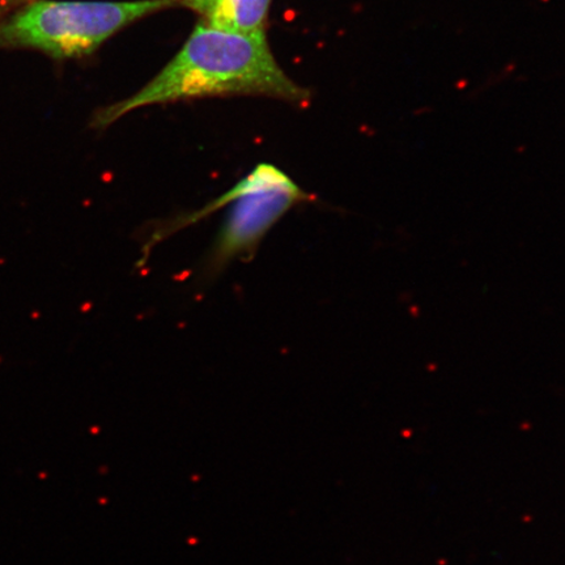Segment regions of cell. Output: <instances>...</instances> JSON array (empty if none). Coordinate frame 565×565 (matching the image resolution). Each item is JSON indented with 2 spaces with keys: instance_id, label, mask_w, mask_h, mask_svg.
I'll use <instances>...</instances> for the list:
<instances>
[{
  "instance_id": "6da1fadb",
  "label": "cell",
  "mask_w": 565,
  "mask_h": 565,
  "mask_svg": "<svg viewBox=\"0 0 565 565\" xmlns=\"http://www.w3.org/2000/svg\"><path fill=\"white\" fill-rule=\"evenodd\" d=\"M225 94H259L291 102L307 97L279 67L265 34H239L203 23L153 81L103 110L96 126H108L143 106Z\"/></svg>"
},
{
  "instance_id": "7a4b0ae2",
  "label": "cell",
  "mask_w": 565,
  "mask_h": 565,
  "mask_svg": "<svg viewBox=\"0 0 565 565\" xmlns=\"http://www.w3.org/2000/svg\"><path fill=\"white\" fill-rule=\"evenodd\" d=\"M175 0L47 2L39 0L0 23V47L39 49L55 58L94 53L122 28Z\"/></svg>"
},
{
  "instance_id": "3957f363",
  "label": "cell",
  "mask_w": 565,
  "mask_h": 565,
  "mask_svg": "<svg viewBox=\"0 0 565 565\" xmlns=\"http://www.w3.org/2000/svg\"><path fill=\"white\" fill-rule=\"evenodd\" d=\"M228 192L231 210L206 260L210 277L235 259L250 260L267 233L289 210L313 201L312 195L271 164H259Z\"/></svg>"
},
{
  "instance_id": "277c9868",
  "label": "cell",
  "mask_w": 565,
  "mask_h": 565,
  "mask_svg": "<svg viewBox=\"0 0 565 565\" xmlns=\"http://www.w3.org/2000/svg\"><path fill=\"white\" fill-rule=\"evenodd\" d=\"M271 0H211L204 18L218 30L246 35L265 34Z\"/></svg>"
},
{
  "instance_id": "5b68a950",
  "label": "cell",
  "mask_w": 565,
  "mask_h": 565,
  "mask_svg": "<svg viewBox=\"0 0 565 565\" xmlns=\"http://www.w3.org/2000/svg\"><path fill=\"white\" fill-rule=\"evenodd\" d=\"M181 2L185 3L189 7H192L193 10L204 15V12H206L211 0H181Z\"/></svg>"
}]
</instances>
